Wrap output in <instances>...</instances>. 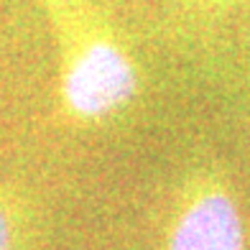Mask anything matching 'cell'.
I'll return each instance as SVG.
<instances>
[{
	"mask_svg": "<svg viewBox=\"0 0 250 250\" xmlns=\"http://www.w3.org/2000/svg\"><path fill=\"white\" fill-rule=\"evenodd\" d=\"M39 3H41V8H43V13H46L49 23H51V21H54V18H59L64 10L74 3V0H39Z\"/></svg>",
	"mask_w": 250,
	"mask_h": 250,
	"instance_id": "5",
	"label": "cell"
},
{
	"mask_svg": "<svg viewBox=\"0 0 250 250\" xmlns=\"http://www.w3.org/2000/svg\"><path fill=\"white\" fill-rule=\"evenodd\" d=\"M164 250H248L243 209L220 164H197L179 181Z\"/></svg>",
	"mask_w": 250,
	"mask_h": 250,
	"instance_id": "2",
	"label": "cell"
},
{
	"mask_svg": "<svg viewBox=\"0 0 250 250\" xmlns=\"http://www.w3.org/2000/svg\"><path fill=\"white\" fill-rule=\"evenodd\" d=\"M59 77L56 120L64 128H100L125 112L141 95L138 64L89 0H74L51 21Z\"/></svg>",
	"mask_w": 250,
	"mask_h": 250,
	"instance_id": "1",
	"label": "cell"
},
{
	"mask_svg": "<svg viewBox=\"0 0 250 250\" xmlns=\"http://www.w3.org/2000/svg\"><path fill=\"white\" fill-rule=\"evenodd\" d=\"M41 212L31 191L13 176H0V250H36Z\"/></svg>",
	"mask_w": 250,
	"mask_h": 250,
	"instance_id": "3",
	"label": "cell"
},
{
	"mask_svg": "<svg viewBox=\"0 0 250 250\" xmlns=\"http://www.w3.org/2000/svg\"><path fill=\"white\" fill-rule=\"evenodd\" d=\"M250 0H187V8L202 21H217L227 16L230 10L248 5Z\"/></svg>",
	"mask_w": 250,
	"mask_h": 250,
	"instance_id": "4",
	"label": "cell"
}]
</instances>
